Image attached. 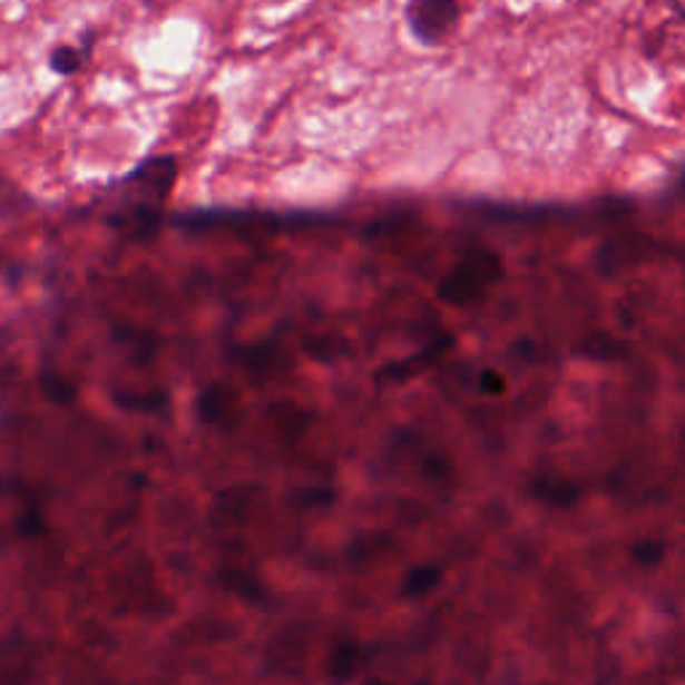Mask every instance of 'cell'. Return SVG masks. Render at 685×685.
<instances>
[{
  "label": "cell",
  "mask_w": 685,
  "mask_h": 685,
  "mask_svg": "<svg viewBox=\"0 0 685 685\" xmlns=\"http://www.w3.org/2000/svg\"><path fill=\"white\" fill-rule=\"evenodd\" d=\"M51 70L59 72V76H70L84 65V51H78L76 46H57L49 57Z\"/></svg>",
  "instance_id": "cell-2"
},
{
  "label": "cell",
  "mask_w": 685,
  "mask_h": 685,
  "mask_svg": "<svg viewBox=\"0 0 685 685\" xmlns=\"http://www.w3.org/2000/svg\"><path fill=\"white\" fill-rule=\"evenodd\" d=\"M404 17H408V28L418 41L437 43L456 28L461 6H458V0H410Z\"/></svg>",
  "instance_id": "cell-1"
}]
</instances>
